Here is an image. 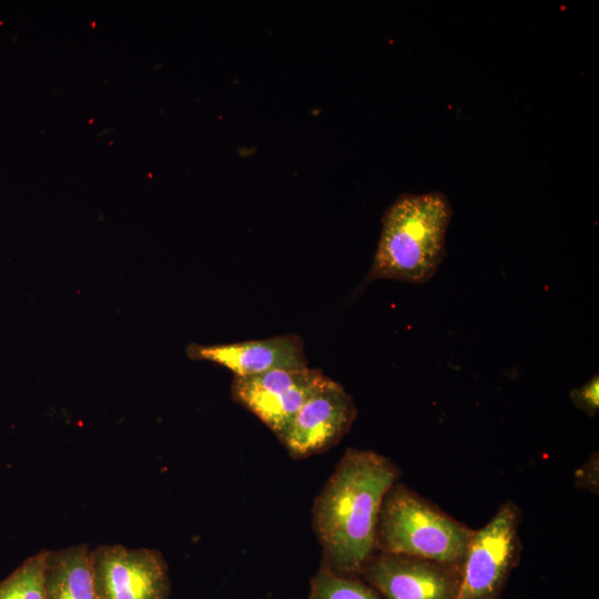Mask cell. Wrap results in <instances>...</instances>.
Masks as SVG:
<instances>
[{"label": "cell", "mask_w": 599, "mask_h": 599, "mask_svg": "<svg viewBox=\"0 0 599 599\" xmlns=\"http://www.w3.org/2000/svg\"><path fill=\"white\" fill-rule=\"evenodd\" d=\"M399 476V468L384 455L357 448L345 451L312 508L323 565L359 577L376 552L382 502Z\"/></svg>", "instance_id": "6da1fadb"}, {"label": "cell", "mask_w": 599, "mask_h": 599, "mask_svg": "<svg viewBox=\"0 0 599 599\" xmlns=\"http://www.w3.org/2000/svg\"><path fill=\"white\" fill-rule=\"evenodd\" d=\"M453 216L448 197L438 191L403 194L385 212L367 281L428 282L443 262Z\"/></svg>", "instance_id": "7a4b0ae2"}, {"label": "cell", "mask_w": 599, "mask_h": 599, "mask_svg": "<svg viewBox=\"0 0 599 599\" xmlns=\"http://www.w3.org/2000/svg\"><path fill=\"white\" fill-rule=\"evenodd\" d=\"M473 534L474 529L397 481L382 502L375 550L463 568Z\"/></svg>", "instance_id": "3957f363"}, {"label": "cell", "mask_w": 599, "mask_h": 599, "mask_svg": "<svg viewBox=\"0 0 599 599\" xmlns=\"http://www.w3.org/2000/svg\"><path fill=\"white\" fill-rule=\"evenodd\" d=\"M521 519L519 506L506 500L484 527L474 530L457 599H500L521 559Z\"/></svg>", "instance_id": "277c9868"}, {"label": "cell", "mask_w": 599, "mask_h": 599, "mask_svg": "<svg viewBox=\"0 0 599 599\" xmlns=\"http://www.w3.org/2000/svg\"><path fill=\"white\" fill-rule=\"evenodd\" d=\"M329 377L317 368L273 369L234 376L232 398L254 414L280 439L302 405Z\"/></svg>", "instance_id": "5b68a950"}, {"label": "cell", "mask_w": 599, "mask_h": 599, "mask_svg": "<svg viewBox=\"0 0 599 599\" xmlns=\"http://www.w3.org/2000/svg\"><path fill=\"white\" fill-rule=\"evenodd\" d=\"M99 599H169L171 579L162 552L100 545L91 549Z\"/></svg>", "instance_id": "8992f818"}, {"label": "cell", "mask_w": 599, "mask_h": 599, "mask_svg": "<svg viewBox=\"0 0 599 599\" xmlns=\"http://www.w3.org/2000/svg\"><path fill=\"white\" fill-rule=\"evenodd\" d=\"M461 567L385 552H375L359 578L383 599H457Z\"/></svg>", "instance_id": "52a82bcc"}, {"label": "cell", "mask_w": 599, "mask_h": 599, "mask_svg": "<svg viewBox=\"0 0 599 599\" xmlns=\"http://www.w3.org/2000/svg\"><path fill=\"white\" fill-rule=\"evenodd\" d=\"M357 415L353 397L328 380L298 409L278 439L295 459L327 451L351 429Z\"/></svg>", "instance_id": "ba28073f"}, {"label": "cell", "mask_w": 599, "mask_h": 599, "mask_svg": "<svg viewBox=\"0 0 599 599\" xmlns=\"http://www.w3.org/2000/svg\"><path fill=\"white\" fill-rule=\"evenodd\" d=\"M189 358L206 361L224 366L234 376H252L273 369L307 367L304 342L300 335H276L264 339L229 344H190Z\"/></svg>", "instance_id": "9c48e42d"}, {"label": "cell", "mask_w": 599, "mask_h": 599, "mask_svg": "<svg viewBox=\"0 0 599 599\" xmlns=\"http://www.w3.org/2000/svg\"><path fill=\"white\" fill-rule=\"evenodd\" d=\"M44 599H99L87 544L48 550Z\"/></svg>", "instance_id": "30bf717a"}, {"label": "cell", "mask_w": 599, "mask_h": 599, "mask_svg": "<svg viewBox=\"0 0 599 599\" xmlns=\"http://www.w3.org/2000/svg\"><path fill=\"white\" fill-rule=\"evenodd\" d=\"M48 550L26 558L0 580V599H44V567Z\"/></svg>", "instance_id": "8fae6325"}, {"label": "cell", "mask_w": 599, "mask_h": 599, "mask_svg": "<svg viewBox=\"0 0 599 599\" xmlns=\"http://www.w3.org/2000/svg\"><path fill=\"white\" fill-rule=\"evenodd\" d=\"M307 599H383L359 577L339 575L321 564L311 579Z\"/></svg>", "instance_id": "7c38bea8"}, {"label": "cell", "mask_w": 599, "mask_h": 599, "mask_svg": "<svg viewBox=\"0 0 599 599\" xmlns=\"http://www.w3.org/2000/svg\"><path fill=\"white\" fill-rule=\"evenodd\" d=\"M573 405L593 417L599 409V379L598 375L591 377L586 384L570 392Z\"/></svg>", "instance_id": "4fadbf2b"}, {"label": "cell", "mask_w": 599, "mask_h": 599, "mask_svg": "<svg viewBox=\"0 0 599 599\" xmlns=\"http://www.w3.org/2000/svg\"><path fill=\"white\" fill-rule=\"evenodd\" d=\"M598 453H593L587 461L576 470L575 484L578 488L598 494Z\"/></svg>", "instance_id": "5bb4252c"}]
</instances>
